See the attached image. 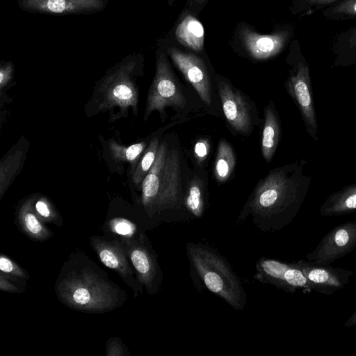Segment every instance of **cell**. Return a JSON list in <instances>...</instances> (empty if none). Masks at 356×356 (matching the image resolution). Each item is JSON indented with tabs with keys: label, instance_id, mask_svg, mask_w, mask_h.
<instances>
[{
	"label": "cell",
	"instance_id": "cell-28",
	"mask_svg": "<svg viewBox=\"0 0 356 356\" xmlns=\"http://www.w3.org/2000/svg\"><path fill=\"white\" fill-rule=\"evenodd\" d=\"M193 150L197 163L199 167H202L209 154L210 145L209 140L206 138L198 140L194 145Z\"/></svg>",
	"mask_w": 356,
	"mask_h": 356
},
{
	"label": "cell",
	"instance_id": "cell-19",
	"mask_svg": "<svg viewBox=\"0 0 356 356\" xmlns=\"http://www.w3.org/2000/svg\"><path fill=\"white\" fill-rule=\"evenodd\" d=\"M334 66L356 64V25L339 33L333 39Z\"/></svg>",
	"mask_w": 356,
	"mask_h": 356
},
{
	"label": "cell",
	"instance_id": "cell-29",
	"mask_svg": "<svg viewBox=\"0 0 356 356\" xmlns=\"http://www.w3.org/2000/svg\"><path fill=\"white\" fill-rule=\"evenodd\" d=\"M14 65L10 61L1 62L0 65V89L1 92L11 82L13 76Z\"/></svg>",
	"mask_w": 356,
	"mask_h": 356
},
{
	"label": "cell",
	"instance_id": "cell-14",
	"mask_svg": "<svg viewBox=\"0 0 356 356\" xmlns=\"http://www.w3.org/2000/svg\"><path fill=\"white\" fill-rule=\"evenodd\" d=\"M240 35L250 56L257 60H265L278 54L284 49L291 33L289 29H284L270 35H261L243 28Z\"/></svg>",
	"mask_w": 356,
	"mask_h": 356
},
{
	"label": "cell",
	"instance_id": "cell-11",
	"mask_svg": "<svg viewBox=\"0 0 356 356\" xmlns=\"http://www.w3.org/2000/svg\"><path fill=\"white\" fill-rule=\"evenodd\" d=\"M295 265L307 278L311 291L332 295L348 284L353 271L300 260Z\"/></svg>",
	"mask_w": 356,
	"mask_h": 356
},
{
	"label": "cell",
	"instance_id": "cell-5",
	"mask_svg": "<svg viewBox=\"0 0 356 356\" xmlns=\"http://www.w3.org/2000/svg\"><path fill=\"white\" fill-rule=\"evenodd\" d=\"M187 106V97L174 76L165 55L162 52L157 54L156 72L147 96L144 121L154 111H158L161 120L165 121L167 108L182 114L186 111Z\"/></svg>",
	"mask_w": 356,
	"mask_h": 356
},
{
	"label": "cell",
	"instance_id": "cell-7",
	"mask_svg": "<svg viewBox=\"0 0 356 356\" xmlns=\"http://www.w3.org/2000/svg\"><path fill=\"white\" fill-rule=\"evenodd\" d=\"M285 87L302 118L306 131L318 141V123L312 97L309 65L302 55L293 64Z\"/></svg>",
	"mask_w": 356,
	"mask_h": 356
},
{
	"label": "cell",
	"instance_id": "cell-20",
	"mask_svg": "<svg viewBox=\"0 0 356 356\" xmlns=\"http://www.w3.org/2000/svg\"><path fill=\"white\" fill-rule=\"evenodd\" d=\"M175 35L182 44L194 51H200L204 47V27L191 15H187L181 19L176 29Z\"/></svg>",
	"mask_w": 356,
	"mask_h": 356
},
{
	"label": "cell",
	"instance_id": "cell-35",
	"mask_svg": "<svg viewBox=\"0 0 356 356\" xmlns=\"http://www.w3.org/2000/svg\"><path fill=\"white\" fill-rule=\"evenodd\" d=\"M197 1H199V2H202L204 0H196Z\"/></svg>",
	"mask_w": 356,
	"mask_h": 356
},
{
	"label": "cell",
	"instance_id": "cell-10",
	"mask_svg": "<svg viewBox=\"0 0 356 356\" xmlns=\"http://www.w3.org/2000/svg\"><path fill=\"white\" fill-rule=\"evenodd\" d=\"M168 54L185 79L207 106L213 104L211 83L204 61L198 56L170 47Z\"/></svg>",
	"mask_w": 356,
	"mask_h": 356
},
{
	"label": "cell",
	"instance_id": "cell-18",
	"mask_svg": "<svg viewBox=\"0 0 356 356\" xmlns=\"http://www.w3.org/2000/svg\"><path fill=\"white\" fill-rule=\"evenodd\" d=\"M356 211V184L343 187L327 197L320 208L324 217L347 214Z\"/></svg>",
	"mask_w": 356,
	"mask_h": 356
},
{
	"label": "cell",
	"instance_id": "cell-27",
	"mask_svg": "<svg viewBox=\"0 0 356 356\" xmlns=\"http://www.w3.org/2000/svg\"><path fill=\"white\" fill-rule=\"evenodd\" d=\"M94 292L89 288L83 286L74 287L72 292L73 302L79 306L91 305L95 296Z\"/></svg>",
	"mask_w": 356,
	"mask_h": 356
},
{
	"label": "cell",
	"instance_id": "cell-12",
	"mask_svg": "<svg viewBox=\"0 0 356 356\" xmlns=\"http://www.w3.org/2000/svg\"><path fill=\"white\" fill-rule=\"evenodd\" d=\"M108 0H17L24 11L51 15H88L103 10Z\"/></svg>",
	"mask_w": 356,
	"mask_h": 356
},
{
	"label": "cell",
	"instance_id": "cell-8",
	"mask_svg": "<svg viewBox=\"0 0 356 356\" xmlns=\"http://www.w3.org/2000/svg\"><path fill=\"white\" fill-rule=\"evenodd\" d=\"M254 277L263 284L273 285L286 292L298 290L310 292L309 282L294 263H284L262 257L256 263Z\"/></svg>",
	"mask_w": 356,
	"mask_h": 356
},
{
	"label": "cell",
	"instance_id": "cell-13",
	"mask_svg": "<svg viewBox=\"0 0 356 356\" xmlns=\"http://www.w3.org/2000/svg\"><path fill=\"white\" fill-rule=\"evenodd\" d=\"M130 259L149 293H156L162 284L163 276L151 245L145 240H141L131 247Z\"/></svg>",
	"mask_w": 356,
	"mask_h": 356
},
{
	"label": "cell",
	"instance_id": "cell-33",
	"mask_svg": "<svg viewBox=\"0 0 356 356\" xmlns=\"http://www.w3.org/2000/svg\"><path fill=\"white\" fill-rule=\"evenodd\" d=\"M13 262L6 257L1 256L0 258V270L4 273H10L14 270Z\"/></svg>",
	"mask_w": 356,
	"mask_h": 356
},
{
	"label": "cell",
	"instance_id": "cell-6",
	"mask_svg": "<svg viewBox=\"0 0 356 356\" xmlns=\"http://www.w3.org/2000/svg\"><path fill=\"white\" fill-rule=\"evenodd\" d=\"M216 85L222 109L229 125L236 132L250 136L258 122L254 102L221 76L217 77Z\"/></svg>",
	"mask_w": 356,
	"mask_h": 356
},
{
	"label": "cell",
	"instance_id": "cell-9",
	"mask_svg": "<svg viewBox=\"0 0 356 356\" xmlns=\"http://www.w3.org/2000/svg\"><path fill=\"white\" fill-rule=\"evenodd\" d=\"M356 248V220L343 222L331 229L316 248L306 257V261L330 265L349 254Z\"/></svg>",
	"mask_w": 356,
	"mask_h": 356
},
{
	"label": "cell",
	"instance_id": "cell-34",
	"mask_svg": "<svg viewBox=\"0 0 356 356\" xmlns=\"http://www.w3.org/2000/svg\"><path fill=\"white\" fill-rule=\"evenodd\" d=\"M356 325V309L344 324L346 327Z\"/></svg>",
	"mask_w": 356,
	"mask_h": 356
},
{
	"label": "cell",
	"instance_id": "cell-30",
	"mask_svg": "<svg viewBox=\"0 0 356 356\" xmlns=\"http://www.w3.org/2000/svg\"><path fill=\"white\" fill-rule=\"evenodd\" d=\"M340 0H304L305 14H312L318 10L326 8Z\"/></svg>",
	"mask_w": 356,
	"mask_h": 356
},
{
	"label": "cell",
	"instance_id": "cell-32",
	"mask_svg": "<svg viewBox=\"0 0 356 356\" xmlns=\"http://www.w3.org/2000/svg\"><path fill=\"white\" fill-rule=\"evenodd\" d=\"M35 209L36 212L42 217L49 218L51 216V211L49 204L45 198L38 200L35 204Z\"/></svg>",
	"mask_w": 356,
	"mask_h": 356
},
{
	"label": "cell",
	"instance_id": "cell-25",
	"mask_svg": "<svg viewBox=\"0 0 356 356\" xmlns=\"http://www.w3.org/2000/svg\"><path fill=\"white\" fill-rule=\"evenodd\" d=\"M98 254L102 262L107 267L118 270L120 273H127L128 267L121 252L111 245L99 246Z\"/></svg>",
	"mask_w": 356,
	"mask_h": 356
},
{
	"label": "cell",
	"instance_id": "cell-17",
	"mask_svg": "<svg viewBox=\"0 0 356 356\" xmlns=\"http://www.w3.org/2000/svg\"><path fill=\"white\" fill-rule=\"evenodd\" d=\"M280 137L279 117L273 101L264 109V124L261 139V152L264 160L271 161Z\"/></svg>",
	"mask_w": 356,
	"mask_h": 356
},
{
	"label": "cell",
	"instance_id": "cell-2",
	"mask_svg": "<svg viewBox=\"0 0 356 356\" xmlns=\"http://www.w3.org/2000/svg\"><path fill=\"white\" fill-rule=\"evenodd\" d=\"M191 171L177 134L162 136L155 161L140 187L142 203L149 216L166 222L193 220L184 202Z\"/></svg>",
	"mask_w": 356,
	"mask_h": 356
},
{
	"label": "cell",
	"instance_id": "cell-26",
	"mask_svg": "<svg viewBox=\"0 0 356 356\" xmlns=\"http://www.w3.org/2000/svg\"><path fill=\"white\" fill-rule=\"evenodd\" d=\"M31 202H28L22 208L24 222L31 234H38L42 230V227L35 215L31 212Z\"/></svg>",
	"mask_w": 356,
	"mask_h": 356
},
{
	"label": "cell",
	"instance_id": "cell-16",
	"mask_svg": "<svg viewBox=\"0 0 356 356\" xmlns=\"http://www.w3.org/2000/svg\"><path fill=\"white\" fill-rule=\"evenodd\" d=\"M27 142H19L1 159L0 162V195L3 197L18 173L26 157Z\"/></svg>",
	"mask_w": 356,
	"mask_h": 356
},
{
	"label": "cell",
	"instance_id": "cell-22",
	"mask_svg": "<svg viewBox=\"0 0 356 356\" xmlns=\"http://www.w3.org/2000/svg\"><path fill=\"white\" fill-rule=\"evenodd\" d=\"M148 144L141 141L129 146L121 145L114 140L108 142V151L112 161L117 164L128 163L132 172Z\"/></svg>",
	"mask_w": 356,
	"mask_h": 356
},
{
	"label": "cell",
	"instance_id": "cell-21",
	"mask_svg": "<svg viewBox=\"0 0 356 356\" xmlns=\"http://www.w3.org/2000/svg\"><path fill=\"white\" fill-rule=\"evenodd\" d=\"M236 165V156L227 140L219 141L214 163L213 174L219 183L225 182L232 175Z\"/></svg>",
	"mask_w": 356,
	"mask_h": 356
},
{
	"label": "cell",
	"instance_id": "cell-4",
	"mask_svg": "<svg viewBox=\"0 0 356 356\" xmlns=\"http://www.w3.org/2000/svg\"><path fill=\"white\" fill-rule=\"evenodd\" d=\"M139 60L129 55L110 68L96 83L89 108L95 113L108 111L109 121L128 116L129 111L136 115L138 112Z\"/></svg>",
	"mask_w": 356,
	"mask_h": 356
},
{
	"label": "cell",
	"instance_id": "cell-24",
	"mask_svg": "<svg viewBox=\"0 0 356 356\" xmlns=\"http://www.w3.org/2000/svg\"><path fill=\"white\" fill-rule=\"evenodd\" d=\"M324 17L342 21L356 18V0H342L336 2L323 10Z\"/></svg>",
	"mask_w": 356,
	"mask_h": 356
},
{
	"label": "cell",
	"instance_id": "cell-15",
	"mask_svg": "<svg viewBox=\"0 0 356 356\" xmlns=\"http://www.w3.org/2000/svg\"><path fill=\"white\" fill-rule=\"evenodd\" d=\"M207 174L202 167L192 169L184 196V206L193 219L204 213L207 200Z\"/></svg>",
	"mask_w": 356,
	"mask_h": 356
},
{
	"label": "cell",
	"instance_id": "cell-31",
	"mask_svg": "<svg viewBox=\"0 0 356 356\" xmlns=\"http://www.w3.org/2000/svg\"><path fill=\"white\" fill-rule=\"evenodd\" d=\"M113 229L120 235H129L134 232V225L129 221L124 219H118L113 222Z\"/></svg>",
	"mask_w": 356,
	"mask_h": 356
},
{
	"label": "cell",
	"instance_id": "cell-1",
	"mask_svg": "<svg viewBox=\"0 0 356 356\" xmlns=\"http://www.w3.org/2000/svg\"><path fill=\"white\" fill-rule=\"evenodd\" d=\"M306 164L302 159L269 171L257 182L237 222L250 218L263 232L280 230L289 225L308 192L311 176L305 172Z\"/></svg>",
	"mask_w": 356,
	"mask_h": 356
},
{
	"label": "cell",
	"instance_id": "cell-3",
	"mask_svg": "<svg viewBox=\"0 0 356 356\" xmlns=\"http://www.w3.org/2000/svg\"><path fill=\"white\" fill-rule=\"evenodd\" d=\"M186 251L194 284L202 285L235 310H243L247 302L245 289L225 258L201 243H186Z\"/></svg>",
	"mask_w": 356,
	"mask_h": 356
},
{
	"label": "cell",
	"instance_id": "cell-23",
	"mask_svg": "<svg viewBox=\"0 0 356 356\" xmlns=\"http://www.w3.org/2000/svg\"><path fill=\"white\" fill-rule=\"evenodd\" d=\"M161 136L153 137L138 163L131 172V181L135 186H140L147 172L152 166L159 149Z\"/></svg>",
	"mask_w": 356,
	"mask_h": 356
}]
</instances>
